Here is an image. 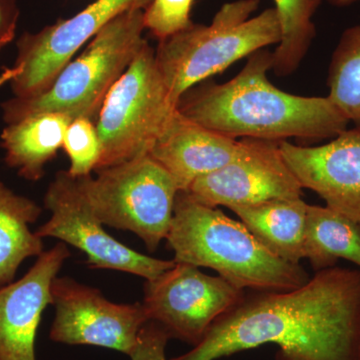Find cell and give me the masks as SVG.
I'll use <instances>...</instances> for the list:
<instances>
[{
  "label": "cell",
  "instance_id": "7a4b0ae2",
  "mask_svg": "<svg viewBox=\"0 0 360 360\" xmlns=\"http://www.w3.org/2000/svg\"><path fill=\"white\" fill-rule=\"evenodd\" d=\"M271 56L267 49H260L229 82L195 85L180 98L177 110L234 139L319 141L347 129L349 122L328 96H295L270 84Z\"/></svg>",
  "mask_w": 360,
  "mask_h": 360
},
{
  "label": "cell",
  "instance_id": "4fadbf2b",
  "mask_svg": "<svg viewBox=\"0 0 360 360\" xmlns=\"http://www.w3.org/2000/svg\"><path fill=\"white\" fill-rule=\"evenodd\" d=\"M279 148L302 188L314 191L326 207L360 226V130H345L323 146L283 141Z\"/></svg>",
  "mask_w": 360,
  "mask_h": 360
},
{
  "label": "cell",
  "instance_id": "8fae6325",
  "mask_svg": "<svg viewBox=\"0 0 360 360\" xmlns=\"http://www.w3.org/2000/svg\"><path fill=\"white\" fill-rule=\"evenodd\" d=\"M51 296L56 316L51 340L56 342L110 348L129 355L149 321L142 303L111 302L96 288L68 277L54 279Z\"/></svg>",
  "mask_w": 360,
  "mask_h": 360
},
{
  "label": "cell",
  "instance_id": "9c48e42d",
  "mask_svg": "<svg viewBox=\"0 0 360 360\" xmlns=\"http://www.w3.org/2000/svg\"><path fill=\"white\" fill-rule=\"evenodd\" d=\"M44 206L51 219L35 233L40 238H53L75 246L87 257L92 269H113L153 281L172 269L174 260L148 257L113 238L92 212L79 179L59 172L49 184Z\"/></svg>",
  "mask_w": 360,
  "mask_h": 360
},
{
  "label": "cell",
  "instance_id": "52a82bcc",
  "mask_svg": "<svg viewBox=\"0 0 360 360\" xmlns=\"http://www.w3.org/2000/svg\"><path fill=\"white\" fill-rule=\"evenodd\" d=\"M176 106L146 42L111 87L96 123L101 158L94 172L148 155Z\"/></svg>",
  "mask_w": 360,
  "mask_h": 360
},
{
  "label": "cell",
  "instance_id": "ba28073f",
  "mask_svg": "<svg viewBox=\"0 0 360 360\" xmlns=\"http://www.w3.org/2000/svg\"><path fill=\"white\" fill-rule=\"evenodd\" d=\"M153 0H96L68 20L26 32L18 41V58L2 71L0 86L8 84L15 97L45 91L71 58L111 20L127 11H146Z\"/></svg>",
  "mask_w": 360,
  "mask_h": 360
},
{
  "label": "cell",
  "instance_id": "44dd1931",
  "mask_svg": "<svg viewBox=\"0 0 360 360\" xmlns=\"http://www.w3.org/2000/svg\"><path fill=\"white\" fill-rule=\"evenodd\" d=\"M328 98L360 130V25L341 35L328 68Z\"/></svg>",
  "mask_w": 360,
  "mask_h": 360
},
{
  "label": "cell",
  "instance_id": "277c9868",
  "mask_svg": "<svg viewBox=\"0 0 360 360\" xmlns=\"http://www.w3.org/2000/svg\"><path fill=\"white\" fill-rule=\"evenodd\" d=\"M260 0H236L217 11L210 25H193L160 40L156 63L170 101L264 47L278 44L281 27L274 7L251 18Z\"/></svg>",
  "mask_w": 360,
  "mask_h": 360
},
{
  "label": "cell",
  "instance_id": "4316f807",
  "mask_svg": "<svg viewBox=\"0 0 360 360\" xmlns=\"http://www.w3.org/2000/svg\"><path fill=\"white\" fill-rule=\"evenodd\" d=\"M2 49H4V47H2L1 45H0V51H1Z\"/></svg>",
  "mask_w": 360,
  "mask_h": 360
},
{
  "label": "cell",
  "instance_id": "30bf717a",
  "mask_svg": "<svg viewBox=\"0 0 360 360\" xmlns=\"http://www.w3.org/2000/svg\"><path fill=\"white\" fill-rule=\"evenodd\" d=\"M221 276H210L198 267L175 262L160 276L146 281L142 307L172 338L200 342L213 322L236 307L245 295Z\"/></svg>",
  "mask_w": 360,
  "mask_h": 360
},
{
  "label": "cell",
  "instance_id": "e0dca14e",
  "mask_svg": "<svg viewBox=\"0 0 360 360\" xmlns=\"http://www.w3.org/2000/svg\"><path fill=\"white\" fill-rule=\"evenodd\" d=\"M307 205L300 198L233 206L229 210L269 252L290 264H300L304 258Z\"/></svg>",
  "mask_w": 360,
  "mask_h": 360
},
{
  "label": "cell",
  "instance_id": "d6986e66",
  "mask_svg": "<svg viewBox=\"0 0 360 360\" xmlns=\"http://www.w3.org/2000/svg\"><path fill=\"white\" fill-rule=\"evenodd\" d=\"M303 257L315 272L345 259L360 267V226L328 207L307 205Z\"/></svg>",
  "mask_w": 360,
  "mask_h": 360
},
{
  "label": "cell",
  "instance_id": "ffe728a7",
  "mask_svg": "<svg viewBox=\"0 0 360 360\" xmlns=\"http://www.w3.org/2000/svg\"><path fill=\"white\" fill-rule=\"evenodd\" d=\"M322 0H274L281 27V39L272 52L271 70L286 77L297 70L314 41L316 30L312 18Z\"/></svg>",
  "mask_w": 360,
  "mask_h": 360
},
{
  "label": "cell",
  "instance_id": "7402d4cb",
  "mask_svg": "<svg viewBox=\"0 0 360 360\" xmlns=\"http://www.w3.org/2000/svg\"><path fill=\"white\" fill-rule=\"evenodd\" d=\"M63 148L70 158L68 172L71 176L79 179L96 170L101 158V144L94 120H72L66 129Z\"/></svg>",
  "mask_w": 360,
  "mask_h": 360
},
{
  "label": "cell",
  "instance_id": "7c38bea8",
  "mask_svg": "<svg viewBox=\"0 0 360 360\" xmlns=\"http://www.w3.org/2000/svg\"><path fill=\"white\" fill-rule=\"evenodd\" d=\"M279 142L241 139L229 165L198 177L187 193L212 207L302 198L303 188L284 161Z\"/></svg>",
  "mask_w": 360,
  "mask_h": 360
},
{
  "label": "cell",
  "instance_id": "cb8c5ba5",
  "mask_svg": "<svg viewBox=\"0 0 360 360\" xmlns=\"http://www.w3.org/2000/svg\"><path fill=\"white\" fill-rule=\"evenodd\" d=\"M170 336L160 324L148 321L141 329L136 345L129 354L131 360H167V348Z\"/></svg>",
  "mask_w": 360,
  "mask_h": 360
},
{
  "label": "cell",
  "instance_id": "d4e9b609",
  "mask_svg": "<svg viewBox=\"0 0 360 360\" xmlns=\"http://www.w3.org/2000/svg\"><path fill=\"white\" fill-rule=\"evenodd\" d=\"M18 11L16 0H0V45L13 41L18 27Z\"/></svg>",
  "mask_w": 360,
  "mask_h": 360
},
{
  "label": "cell",
  "instance_id": "8992f818",
  "mask_svg": "<svg viewBox=\"0 0 360 360\" xmlns=\"http://www.w3.org/2000/svg\"><path fill=\"white\" fill-rule=\"evenodd\" d=\"M79 177L92 212L103 225L129 231L155 252L167 238L179 188L149 155Z\"/></svg>",
  "mask_w": 360,
  "mask_h": 360
},
{
  "label": "cell",
  "instance_id": "9a60e30c",
  "mask_svg": "<svg viewBox=\"0 0 360 360\" xmlns=\"http://www.w3.org/2000/svg\"><path fill=\"white\" fill-rule=\"evenodd\" d=\"M239 141L213 131L175 110L148 155L172 175L179 191H187L198 177L229 165Z\"/></svg>",
  "mask_w": 360,
  "mask_h": 360
},
{
  "label": "cell",
  "instance_id": "603a6c76",
  "mask_svg": "<svg viewBox=\"0 0 360 360\" xmlns=\"http://www.w3.org/2000/svg\"><path fill=\"white\" fill-rule=\"evenodd\" d=\"M194 0H153L144 11V26L163 40L193 25L191 20Z\"/></svg>",
  "mask_w": 360,
  "mask_h": 360
},
{
  "label": "cell",
  "instance_id": "ac0fdd59",
  "mask_svg": "<svg viewBox=\"0 0 360 360\" xmlns=\"http://www.w3.org/2000/svg\"><path fill=\"white\" fill-rule=\"evenodd\" d=\"M41 207L0 180V288L13 283L25 260L44 252L42 238L30 229Z\"/></svg>",
  "mask_w": 360,
  "mask_h": 360
},
{
  "label": "cell",
  "instance_id": "2e32d148",
  "mask_svg": "<svg viewBox=\"0 0 360 360\" xmlns=\"http://www.w3.org/2000/svg\"><path fill=\"white\" fill-rule=\"evenodd\" d=\"M71 122V118L63 113L44 112L7 124L0 135L6 165L23 179L30 181L41 179L45 165L63 148Z\"/></svg>",
  "mask_w": 360,
  "mask_h": 360
},
{
  "label": "cell",
  "instance_id": "6da1fadb",
  "mask_svg": "<svg viewBox=\"0 0 360 360\" xmlns=\"http://www.w3.org/2000/svg\"><path fill=\"white\" fill-rule=\"evenodd\" d=\"M276 345V360H360V270H319L302 288L250 291L172 360H217Z\"/></svg>",
  "mask_w": 360,
  "mask_h": 360
},
{
  "label": "cell",
  "instance_id": "5bb4252c",
  "mask_svg": "<svg viewBox=\"0 0 360 360\" xmlns=\"http://www.w3.org/2000/svg\"><path fill=\"white\" fill-rule=\"evenodd\" d=\"M70 257L59 243L44 251L25 276L0 288V360H37L42 314L52 304V283Z\"/></svg>",
  "mask_w": 360,
  "mask_h": 360
},
{
  "label": "cell",
  "instance_id": "3957f363",
  "mask_svg": "<svg viewBox=\"0 0 360 360\" xmlns=\"http://www.w3.org/2000/svg\"><path fill=\"white\" fill-rule=\"evenodd\" d=\"M177 264L207 267L239 290L283 292L302 288L310 276L269 252L243 222L179 191L167 236Z\"/></svg>",
  "mask_w": 360,
  "mask_h": 360
},
{
  "label": "cell",
  "instance_id": "484cf974",
  "mask_svg": "<svg viewBox=\"0 0 360 360\" xmlns=\"http://www.w3.org/2000/svg\"><path fill=\"white\" fill-rule=\"evenodd\" d=\"M331 6L336 7H347L352 6L355 2H359L360 0H326Z\"/></svg>",
  "mask_w": 360,
  "mask_h": 360
},
{
  "label": "cell",
  "instance_id": "5b68a950",
  "mask_svg": "<svg viewBox=\"0 0 360 360\" xmlns=\"http://www.w3.org/2000/svg\"><path fill=\"white\" fill-rule=\"evenodd\" d=\"M144 11H127L104 26L85 51L39 96L13 97L1 104L6 124L27 116L59 112L71 120L97 118L111 87L141 51Z\"/></svg>",
  "mask_w": 360,
  "mask_h": 360
}]
</instances>
